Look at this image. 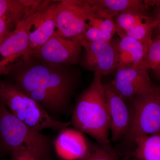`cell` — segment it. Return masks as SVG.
I'll list each match as a JSON object with an SVG mask.
<instances>
[{"label": "cell", "mask_w": 160, "mask_h": 160, "mask_svg": "<svg viewBox=\"0 0 160 160\" xmlns=\"http://www.w3.org/2000/svg\"><path fill=\"white\" fill-rule=\"evenodd\" d=\"M56 2L57 1H51L25 19L29 41V49L26 55H29L32 52L39 49L55 32V8Z\"/></svg>", "instance_id": "9"}, {"label": "cell", "mask_w": 160, "mask_h": 160, "mask_svg": "<svg viewBox=\"0 0 160 160\" xmlns=\"http://www.w3.org/2000/svg\"><path fill=\"white\" fill-rule=\"evenodd\" d=\"M128 106L130 124L121 140L123 146L132 148L138 138L160 134V86H155L151 91L133 98Z\"/></svg>", "instance_id": "5"}, {"label": "cell", "mask_w": 160, "mask_h": 160, "mask_svg": "<svg viewBox=\"0 0 160 160\" xmlns=\"http://www.w3.org/2000/svg\"><path fill=\"white\" fill-rule=\"evenodd\" d=\"M160 66V34L152 38L147 48L142 68L154 70Z\"/></svg>", "instance_id": "20"}, {"label": "cell", "mask_w": 160, "mask_h": 160, "mask_svg": "<svg viewBox=\"0 0 160 160\" xmlns=\"http://www.w3.org/2000/svg\"><path fill=\"white\" fill-rule=\"evenodd\" d=\"M156 28V21L154 18L150 17L126 30L121 38L129 37L140 42L149 45L152 39V32Z\"/></svg>", "instance_id": "19"}, {"label": "cell", "mask_w": 160, "mask_h": 160, "mask_svg": "<svg viewBox=\"0 0 160 160\" xmlns=\"http://www.w3.org/2000/svg\"><path fill=\"white\" fill-rule=\"evenodd\" d=\"M83 36L85 39L89 42H110L113 35L97 27L89 26L85 31Z\"/></svg>", "instance_id": "22"}, {"label": "cell", "mask_w": 160, "mask_h": 160, "mask_svg": "<svg viewBox=\"0 0 160 160\" xmlns=\"http://www.w3.org/2000/svg\"><path fill=\"white\" fill-rule=\"evenodd\" d=\"M96 17L112 18L120 12L137 11L147 13L152 6H158L160 1L142 0H89Z\"/></svg>", "instance_id": "14"}, {"label": "cell", "mask_w": 160, "mask_h": 160, "mask_svg": "<svg viewBox=\"0 0 160 160\" xmlns=\"http://www.w3.org/2000/svg\"><path fill=\"white\" fill-rule=\"evenodd\" d=\"M12 160H38L29 149L21 146L11 151Z\"/></svg>", "instance_id": "24"}, {"label": "cell", "mask_w": 160, "mask_h": 160, "mask_svg": "<svg viewBox=\"0 0 160 160\" xmlns=\"http://www.w3.org/2000/svg\"><path fill=\"white\" fill-rule=\"evenodd\" d=\"M105 96L110 120L111 142L121 141L129 129L130 111L128 105L112 82L104 86Z\"/></svg>", "instance_id": "12"}, {"label": "cell", "mask_w": 160, "mask_h": 160, "mask_svg": "<svg viewBox=\"0 0 160 160\" xmlns=\"http://www.w3.org/2000/svg\"><path fill=\"white\" fill-rule=\"evenodd\" d=\"M153 71L155 72L158 77V78L160 80V66L159 67H158L156 69H155L154 70H153Z\"/></svg>", "instance_id": "27"}, {"label": "cell", "mask_w": 160, "mask_h": 160, "mask_svg": "<svg viewBox=\"0 0 160 160\" xmlns=\"http://www.w3.org/2000/svg\"><path fill=\"white\" fill-rule=\"evenodd\" d=\"M7 75L56 120L69 110L79 80L78 72L71 66L44 62L27 55L14 63Z\"/></svg>", "instance_id": "1"}, {"label": "cell", "mask_w": 160, "mask_h": 160, "mask_svg": "<svg viewBox=\"0 0 160 160\" xmlns=\"http://www.w3.org/2000/svg\"><path fill=\"white\" fill-rule=\"evenodd\" d=\"M94 16V9L89 0L57 1L56 32L67 38L79 37L89 28V20Z\"/></svg>", "instance_id": "6"}, {"label": "cell", "mask_w": 160, "mask_h": 160, "mask_svg": "<svg viewBox=\"0 0 160 160\" xmlns=\"http://www.w3.org/2000/svg\"><path fill=\"white\" fill-rule=\"evenodd\" d=\"M102 76L94 73L90 85L80 95L72 112L71 125L89 135L98 144L112 149L109 138L110 120Z\"/></svg>", "instance_id": "2"}, {"label": "cell", "mask_w": 160, "mask_h": 160, "mask_svg": "<svg viewBox=\"0 0 160 160\" xmlns=\"http://www.w3.org/2000/svg\"><path fill=\"white\" fill-rule=\"evenodd\" d=\"M89 26L109 32L114 35L117 32L116 27L112 18H103L92 17L89 21Z\"/></svg>", "instance_id": "23"}, {"label": "cell", "mask_w": 160, "mask_h": 160, "mask_svg": "<svg viewBox=\"0 0 160 160\" xmlns=\"http://www.w3.org/2000/svg\"><path fill=\"white\" fill-rule=\"evenodd\" d=\"M154 19L157 22V28L159 29L160 31V5L158 6L156 16Z\"/></svg>", "instance_id": "26"}, {"label": "cell", "mask_w": 160, "mask_h": 160, "mask_svg": "<svg viewBox=\"0 0 160 160\" xmlns=\"http://www.w3.org/2000/svg\"><path fill=\"white\" fill-rule=\"evenodd\" d=\"M116 50L118 67L142 68L149 45L144 44L129 37L112 39Z\"/></svg>", "instance_id": "15"}, {"label": "cell", "mask_w": 160, "mask_h": 160, "mask_svg": "<svg viewBox=\"0 0 160 160\" xmlns=\"http://www.w3.org/2000/svg\"><path fill=\"white\" fill-rule=\"evenodd\" d=\"M25 19L0 41V76L7 75L10 67L27 55L29 41Z\"/></svg>", "instance_id": "11"}, {"label": "cell", "mask_w": 160, "mask_h": 160, "mask_svg": "<svg viewBox=\"0 0 160 160\" xmlns=\"http://www.w3.org/2000/svg\"><path fill=\"white\" fill-rule=\"evenodd\" d=\"M132 160H136L135 159H132Z\"/></svg>", "instance_id": "28"}, {"label": "cell", "mask_w": 160, "mask_h": 160, "mask_svg": "<svg viewBox=\"0 0 160 160\" xmlns=\"http://www.w3.org/2000/svg\"><path fill=\"white\" fill-rule=\"evenodd\" d=\"M80 40L84 51L80 64L84 69L99 72L102 76L117 69V54L112 40L110 42H89L83 35Z\"/></svg>", "instance_id": "8"}, {"label": "cell", "mask_w": 160, "mask_h": 160, "mask_svg": "<svg viewBox=\"0 0 160 160\" xmlns=\"http://www.w3.org/2000/svg\"><path fill=\"white\" fill-rule=\"evenodd\" d=\"M112 83L126 102L151 91L155 87L148 69L141 67H118Z\"/></svg>", "instance_id": "10"}, {"label": "cell", "mask_w": 160, "mask_h": 160, "mask_svg": "<svg viewBox=\"0 0 160 160\" xmlns=\"http://www.w3.org/2000/svg\"><path fill=\"white\" fill-rule=\"evenodd\" d=\"M150 18L147 13L129 11L120 12L113 19L116 27L117 32L119 38H121L126 30Z\"/></svg>", "instance_id": "18"}, {"label": "cell", "mask_w": 160, "mask_h": 160, "mask_svg": "<svg viewBox=\"0 0 160 160\" xmlns=\"http://www.w3.org/2000/svg\"><path fill=\"white\" fill-rule=\"evenodd\" d=\"M83 51L80 37L67 38L55 32L43 46L27 56L44 62L72 66L81 62Z\"/></svg>", "instance_id": "7"}, {"label": "cell", "mask_w": 160, "mask_h": 160, "mask_svg": "<svg viewBox=\"0 0 160 160\" xmlns=\"http://www.w3.org/2000/svg\"><path fill=\"white\" fill-rule=\"evenodd\" d=\"M132 155L136 160H160V134L138 138L132 147Z\"/></svg>", "instance_id": "17"}, {"label": "cell", "mask_w": 160, "mask_h": 160, "mask_svg": "<svg viewBox=\"0 0 160 160\" xmlns=\"http://www.w3.org/2000/svg\"><path fill=\"white\" fill-rule=\"evenodd\" d=\"M17 25L6 19H0V41L12 31Z\"/></svg>", "instance_id": "25"}, {"label": "cell", "mask_w": 160, "mask_h": 160, "mask_svg": "<svg viewBox=\"0 0 160 160\" xmlns=\"http://www.w3.org/2000/svg\"><path fill=\"white\" fill-rule=\"evenodd\" d=\"M0 141L10 152L24 146L38 160H49L51 155L49 138L20 121L0 101Z\"/></svg>", "instance_id": "4"}, {"label": "cell", "mask_w": 160, "mask_h": 160, "mask_svg": "<svg viewBox=\"0 0 160 160\" xmlns=\"http://www.w3.org/2000/svg\"><path fill=\"white\" fill-rule=\"evenodd\" d=\"M0 101L20 121L38 131H60L71 125L70 122H61L52 117L39 103L20 90L12 82H0Z\"/></svg>", "instance_id": "3"}, {"label": "cell", "mask_w": 160, "mask_h": 160, "mask_svg": "<svg viewBox=\"0 0 160 160\" xmlns=\"http://www.w3.org/2000/svg\"><path fill=\"white\" fill-rule=\"evenodd\" d=\"M119 154L114 149H107L98 144V146L91 147L89 152L78 160H119Z\"/></svg>", "instance_id": "21"}, {"label": "cell", "mask_w": 160, "mask_h": 160, "mask_svg": "<svg viewBox=\"0 0 160 160\" xmlns=\"http://www.w3.org/2000/svg\"><path fill=\"white\" fill-rule=\"evenodd\" d=\"M49 2L40 0H0V19H6L18 24L46 6Z\"/></svg>", "instance_id": "16"}, {"label": "cell", "mask_w": 160, "mask_h": 160, "mask_svg": "<svg viewBox=\"0 0 160 160\" xmlns=\"http://www.w3.org/2000/svg\"><path fill=\"white\" fill-rule=\"evenodd\" d=\"M54 146L58 155L66 160H79L91 148L82 132L67 127L60 130Z\"/></svg>", "instance_id": "13"}]
</instances>
